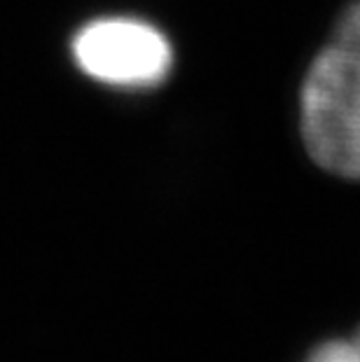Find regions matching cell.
Listing matches in <instances>:
<instances>
[{"instance_id":"6da1fadb","label":"cell","mask_w":360,"mask_h":362,"mask_svg":"<svg viewBox=\"0 0 360 362\" xmlns=\"http://www.w3.org/2000/svg\"><path fill=\"white\" fill-rule=\"evenodd\" d=\"M300 129L320 168L360 180V0L344 10L311 61L300 91Z\"/></svg>"},{"instance_id":"7a4b0ae2","label":"cell","mask_w":360,"mask_h":362,"mask_svg":"<svg viewBox=\"0 0 360 362\" xmlns=\"http://www.w3.org/2000/svg\"><path fill=\"white\" fill-rule=\"evenodd\" d=\"M73 54L87 75L120 87L162 82L173 64L166 37L136 19H101L84 26L73 40Z\"/></svg>"},{"instance_id":"3957f363","label":"cell","mask_w":360,"mask_h":362,"mask_svg":"<svg viewBox=\"0 0 360 362\" xmlns=\"http://www.w3.org/2000/svg\"><path fill=\"white\" fill-rule=\"evenodd\" d=\"M306 362H360V329L349 339L323 344Z\"/></svg>"}]
</instances>
